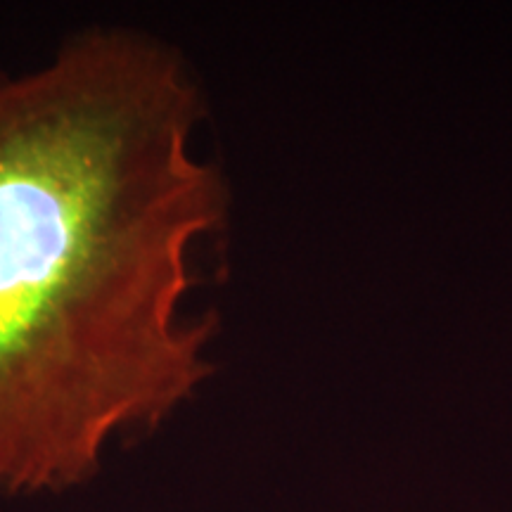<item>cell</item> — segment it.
I'll return each instance as SVG.
<instances>
[{
    "mask_svg": "<svg viewBox=\"0 0 512 512\" xmlns=\"http://www.w3.org/2000/svg\"><path fill=\"white\" fill-rule=\"evenodd\" d=\"M197 95L150 38L100 31L0 81V494L88 479L207 375L183 313L223 216Z\"/></svg>",
    "mask_w": 512,
    "mask_h": 512,
    "instance_id": "cell-1",
    "label": "cell"
}]
</instances>
